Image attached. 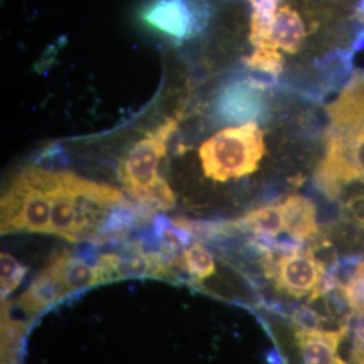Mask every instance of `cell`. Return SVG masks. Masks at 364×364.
<instances>
[{
    "label": "cell",
    "mask_w": 364,
    "mask_h": 364,
    "mask_svg": "<svg viewBox=\"0 0 364 364\" xmlns=\"http://www.w3.org/2000/svg\"><path fill=\"white\" fill-rule=\"evenodd\" d=\"M50 200L49 234L72 243L100 240L114 210L126 203L123 193L111 185L52 170Z\"/></svg>",
    "instance_id": "obj_1"
},
{
    "label": "cell",
    "mask_w": 364,
    "mask_h": 364,
    "mask_svg": "<svg viewBox=\"0 0 364 364\" xmlns=\"http://www.w3.org/2000/svg\"><path fill=\"white\" fill-rule=\"evenodd\" d=\"M1 234L50 231V170L28 168L9 185L0 204Z\"/></svg>",
    "instance_id": "obj_2"
},
{
    "label": "cell",
    "mask_w": 364,
    "mask_h": 364,
    "mask_svg": "<svg viewBox=\"0 0 364 364\" xmlns=\"http://www.w3.org/2000/svg\"><path fill=\"white\" fill-rule=\"evenodd\" d=\"M264 153L263 131L254 122L219 131L198 150L204 174L219 182L252 174Z\"/></svg>",
    "instance_id": "obj_3"
},
{
    "label": "cell",
    "mask_w": 364,
    "mask_h": 364,
    "mask_svg": "<svg viewBox=\"0 0 364 364\" xmlns=\"http://www.w3.org/2000/svg\"><path fill=\"white\" fill-rule=\"evenodd\" d=\"M177 127V117L168 119L158 129L149 132L142 141L136 142L119 168V177L124 191L142 205L161 178L158 165L166 154L170 136Z\"/></svg>",
    "instance_id": "obj_4"
},
{
    "label": "cell",
    "mask_w": 364,
    "mask_h": 364,
    "mask_svg": "<svg viewBox=\"0 0 364 364\" xmlns=\"http://www.w3.org/2000/svg\"><path fill=\"white\" fill-rule=\"evenodd\" d=\"M316 181L331 200L338 198L352 182L364 181V136L331 127L326 156L316 171Z\"/></svg>",
    "instance_id": "obj_5"
},
{
    "label": "cell",
    "mask_w": 364,
    "mask_h": 364,
    "mask_svg": "<svg viewBox=\"0 0 364 364\" xmlns=\"http://www.w3.org/2000/svg\"><path fill=\"white\" fill-rule=\"evenodd\" d=\"M262 267L264 277L273 279L275 290L291 299L309 297L326 273L309 248L291 252L269 250L262 254Z\"/></svg>",
    "instance_id": "obj_6"
},
{
    "label": "cell",
    "mask_w": 364,
    "mask_h": 364,
    "mask_svg": "<svg viewBox=\"0 0 364 364\" xmlns=\"http://www.w3.org/2000/svg\"><path fill=\"white\" fill-rule=\"evenodd\" d=\"M97 258H85L65 250L49 262L45 270L52 277L61 299L80 290L103 284L96 266Z\"/></svg>",
    "instance_id": "obj_7"
},
{
    "label": "cell",
    "mask_w": 364,
    "mask_h": 364,
    "mask_svg": "<svg viewBox=\"0 0 364 364\" xmlns=\"http://www.w3.org/2000/svg\"><path fill=\"white\" fill-rule=\"evenodd\" d=\"M216 111L227 123H257L266 114L262 88L251 80L231 82L220 92L216 102Z\"/></svg>",
    "instance_id": "obj_8"
},
{
    "label": "cell",
    "mask_w": 364,
    "mask_h": 364,
    "mask_svg": "<svg viewBox=\"0 0 364 364\" xmlns=\"http://www.w3.org/2000/svg\"><path fill=\"white\" fill-rule=\"evenodd\" d=\"M142 19L147 26L177 41L189 38L198 25V16L189 0H154L146 6Z\"/></svg>",
    "instance_id": "obj_9"
},
{
    "label": "cell",
    "mask_w": 364,
    "mask_h": 364,
    "mask_svg": "<svg viewBox=\"0 0 364 364\" xmlns=\"http://www.w3.org/2000/svg\"><path fill=\"white\" fill-rule=\"evenodd\" d=\"M332 129L364 136V77L356 76L338 99L326 107Z\"/></svg>",
    "instance_id": "obj_10"
},
{
    "label": "cell",
    "mask_w": 364,
    "mask_h": 364,
    "mask_svg": "<svg viewBox=\"0 0 364 364\" xmlns=\"http://www.w3.org/2000/svg\"><path fill=\"white\" fill-rule=\"evenodd\" d=\"M347 332L346 326L338 331L296 329L294 338L304 364H344L338 358V346Z\"/></svg>",
    "instance_id": "obj_11"
},
{
    "label": "cell",
    "mask_w": 364,
    "mask_h": 364,
    "mask_svg": "<svg viewBox=\"0 0 364 364\" xmlns=\"http://www.w3.org/2000/svg\"><path fill=\"white\" fill-rule=\"evenodd\" d=\"M279 204L284 210L287 234L304 243L312 242L321 235L316 207L309 198L299 195L287 196Z\"/></svg>",
    "instance_id": "obj_12"
},
{
    "label": "cell",
    "mask_w": 364,
    "mask_h": 364,
    "mask_svg": "<svg viewBox=\"0 0 364 364\" xmlns=\"http://www.w3.org/2000/svg\"><path fill=\"white\" fill-rule=\"evenodd\" d=\"M308 36L302 16L290 4L278 6L272 27V42L278 49L294 54L299 50Z\"/></svg>",
    "instance_id": "obj_13"
},
{
    "label": "cell",
    "mask_w": 364,
    "mask_h": 364,
    "mask_svg": "<svg viewBox=\"0 0 364 364\" xmlns=\"http://www.w3.org/2000/svg\"><path fill=\"white\" fill-rule=\"evenodd\" d=\"M234 223L235 228L240 231L251 232L255 236L275 237L287 232V223L281 204L264 205L254 209L246 216L237 219Z\"/></svg>",
    "instance_id": "obj_14"
},
{
    "label": "cell",
    "mask_w": 364,
    "mask_h": 364,
    "mask_svg": "<svg viewBox=\"0 0 364 364\" xmlns=\"http://www.w3.org/2000/svg\"><path fill=\"white\" fill-rule=\"evenodd\" d=\"M248 3L252 9L250 33L251 43L255 48L273 45L270 37L274 16L278 10V0H248Z\"/></svg>",
    "instance_id": "obj_15"
},
{
    "label": "cell",
    "mask_w": 364,
    "mask_h": 364,
    "mask_svg": "<svg viewBox=\"0 0 364 364\" xmlns=\"http://www.w3.org/2000/svg\"><path fill=\"white\" fill-rule=\"evenodd\" d=\"M180 258L182 269L188 273L189 278L197 282L208 279L216 270L213 255L200 243H193L183 248Z\"/></svg>",
    "instance_id": "obj_16"
},
{
    "label": "cell",
    "mask_w": 364,
    "mask_h": 364,
    "mask_svg": "<svg viewBox=\"0 0 364 364\" xmlns=\"http://www.w3.org/2000/svg\"><path fill=\"white\" fill-rule=\"evenodd\" d=\"M284 57L273 45L255 48L254 53L246 58V65L255 72L277 78L284 70Z\"/></svg>",
    "instance_id": "obj_17"
},
{
    "label": "cell",
    "mask_w": 364,
    "mask_h": 364,
    "mask_svg": "<svg viewBox=\"0 0 364 364\" xmlns=\"http://www.w3.org/2000/svg\"><path fill=\"white\" fill-rule=\"evenodd\" d=\"M0 273H1V299H7L16 287L21 285L27 273L26 266L21 264L13 255L1 252L0 257Z\"/></svg>",
    "instance_id": "obj_18"
},
{
    "label": "cell",
    "mask_w": 364,
    "mask_h": 364,
    "mask_svg": "<svg viewBox=\"0 0 364 364\" xmlns=\"http://www.w3.org/2000/svg\"><path fill=\"white\" fill-rule=\"evenodd\" d=\"M326 302L333 318H336L340 324H344L355 309L352 306L348 291L344 287H335L326 294Z\"/></svg>",
    "instance_id": "obj_19"
},
{
    "label": "cell",
    "mask_w": 364,
    "mask_h": 364,
    "mask_svg": "<svg viewBox=\"0 0 364 364\" xmlns=\"http://www.w3.org/2000/svg\"><path fill=\"white\" fill-rule=\"evenodd\" d=\"M290 318L291 323L299 331H316L321 329L323 326L321 316L308 304H301L294 306L290 313Z\"/></svg>",
    "instance_id": "obj_20"
},
{
    "label": "cell",
    "mask_w": 364,
    "mask_h": 364,
    "mask_svg": "<svg viewBox=\"0 0 364 364\" xmlns=\"http://www.w3.org/2000/svg\"><path fill=\"white\" fill-rule=\"evenodd\" d=\"M346 364H364V346L355 341L353 350Z\"/></svg>",
    "instance_id": "obj_21"
},
{
    "label": "cell",
    "mask_w": 364,
    "mask_h": 364,
    "mask_svg": "<svg viewBox=\"0 0 364 364\" xmlns=\"http://www.w3.org/2000/svg\"><path fill=\"white\" fill-rule=\"evenodd\" d=\"M266 363L267 364H287V360L282 352L278 348H272L266 352Z\"/></svg>",
    "instance_id": "obj_22"
},
{
    "label": "cell",
    "mask_w": 364,
    "mask_h": 364,
    "mask_svg": "<svg viewBox=\"0 0 364 364\" xmlns=\"http://www.w3.org/2000/svg\"><path fill=\"white\" fill-rule=\"evenodd\" d=\"M355 341L364 346V309L362 312H359V318L355 329Z\"/></svg>",
    "instance_id": "obj_23"
}]
</instances>
